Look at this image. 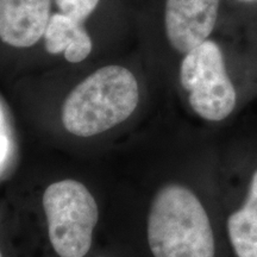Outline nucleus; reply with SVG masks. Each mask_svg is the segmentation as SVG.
<instances>
[{
    "label": "nucleus",
    "mask_w": 257,
    "mask_h": 257,
    "mask_svg": "<svg viewBox=\"0 0 257 257\" xmlns=\"http://www.w3.org/2000/svg\"><path fill=\"white\" fill-rule=\"evenodd\" d=\"M133 32L131 0H54L41 50L79 66L91 59L99 43Z\"/></svg>",
    "instance_id": "obj_1"
},
{
    "label": "nucleus",
    "mask_w": 257,
    "mask_h": 257,
    "mask_svg": "<svg viewBox=\"0 0 257 257\" xmlns=\"http://www.w3.org/2000/svg\"><path fill=\"white\" fill-rule=\"evenodd\" d=\"M140 100V79L134 69L124 63H104L67 92L61 120L69 134L95 136L128 119Z\"/></svg>",
    "instance_id": "obj_2"
},
{
    "label": "nucleus",
    "mask_w": 257,
    "mask_h": 257,
    "mask_svg": "<svg viewBox=\"0 0 257 257\" xmlns=\"http://www.w3.org/2000/svg\"><path fill=\"white\" fill-rule=\"evenodd\" d=\"M154 257H214L210 218L201 201L182 185L163 186L154 197L147 221Z\"/></svg>",
    "instance_id": "obj_3"
},
{
    "label": "nucleus",
    "mask_w": 257,
    "mask_h": 257,
    "mask_svg": "<svg viewBox=\"0 0 257 257\" xmlns=\"http://www.w3.org/2000/svg\"><path fill=\"white\" fill-rule=\"evenodd\" d=\"M131 5L136 32H160L170 49L185 55L211 37L220 0H131Z\"/></svg>",
    "instance_id": "obj_4"
},
{
    "label": "nucleus",
    "mask_w": 257,
    "mask_h": 257,
    "mask_svg": "<svg viewBox=\"0 0 257 257\" xmlns=\"http://www.w3.org/2000/svg\"><path fill=\"white\" fill-rule=\"evenodd\" d=\"M43 208L53 249L60 257H85L92 246L99 208L87 187L76 180L48 186Z\"/></svg>",
    "instance_id": "obj_5"
},
{
    "label": "nucleus",
    "mask_w": 257,
    "mask_h": 257,
    "mask_svg": "<svg viewBox=\"0 0 257 257\" xmlns=\"http://www.w3.org/2000/svg\"><path fill=\"white\" fill-rule=\"evenodd\" d=\"M179 80L192 110L202 119L224 120L236 107L237 93L227 74L223 50L211 38L185 54Z\"/></svg>",
    "instance_id": "obj_6"
},
{
    "label": "nucleus",
    "mask_w": 257,
    "mask_h": 257,
    "mask_svg": "<svg viewBox=\"0 0 257 257\" xmlns=\"http://www.w3.org/2000/svg\"><path fill=\"white\" fill-rule=\"evenodd\" d=\"M54 0H0V51L41 49Z\"/></svg>",
    "instance_id": "obj_7"
},
{
    "label": "nucleus",
    "mask_w": 257,
    "mask_h": 257,
    "mask_svg": "<svg viewBox=\"0 0 257 257\" xmlns=\"http://www.w3.org/2000/svg\"><path fill=\"white\" fill-rule=\"evenodd\" d=\"M227 233L237 257H257V207L244 202L227 219Z\"/></svg>",
    "instance_id": "obj_8"
},
{
    "label": "nucleus",
    "mask_w": 257,
    "mask_h": 257,
    "mask_svg": "<svg viewBox=\"0 0 257 257\" xmlns=\"http://www.w3.org/2000/svg\"><path fill=\"white\" fill-rule=\"evenodd\" d=\"M244 202L257 207V170H255V173L252 174L251 181H250L249 186L248 195H246V199Z\"/></svg>",
    "instance_id": "obj_9"
},
{
    "label": "nucleus",
    "mask_w": 257,
    "mask_h": 257,
    "mask_svg": "<svg viewBox=\"0 0 257 257\" xmlns=\"http://www.w3.org/2000/svg\"><path fill=\"white\" fill-rule=\"evenodd\" d=\"M239 2H244V3H253V2H257V0H239Z\"/></svg>",
    "instance_id": "obj_10"
},
{
    "label": "nucleus",
    "mask_w": 257,
    "mask_h": 257,
    "mask_svg": "<svg viewBox=\"0 0 257 257\" xmlns=\"http://www.w3.org/2000/svg\"><path fill=\"white\" fill-rule=\"evenodd\" d=\"M0 257H3V255H2V251H0Z\"/></svg>",
    "instance_id": "obj_11"
}]
</instances>
